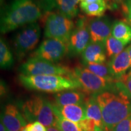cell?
<instances>
[{"instance_id":"obj_31","label":"cell","mask_w":131,"mask_h":131,"mask_svg":"<svg viewBox=\"0 0 131 131\" xmlns=\"http://www.w3.org/2000/svg\"><path fill=\"white\" fill-rule=\"evenodd\" d=\"M127 6H128V15H129V19L131 23V0H128L127 1Z\"/></svg>"},{"instance_id":"obj_24","label":"cell","mask_w":131,"mask_h":131,"mask_svg":"<svg viewBox=\"0 0 131 131\" xmlns=\"http://www.w3.org/2000/svg\"><path fill=\"white\" fill-rule=\"evenodd\" d=\"M53 107V106H52ZM53 112L57 118L55 127L60 131H83L78 123H74L65 118L53 108Z\"/></svg>"},{"instance_id":"obj_15","label":"cell","mask_w":131,"mask_h":131,"mask_svg":"<svg viewBox=\"0 0 131 131\" xmlns=\"http://www.w3.org/2000/svg\"><path fill=\"white\" fill-rule=\"evenodd\" d=\"M109 66L113 75L117 81L126 74L127 70L130 68L131 61L127 48L118 55L112 58Z\"/></svg>"},{"instance_id":"obj_13","label":"cell","mask_w":131,"mask_h":131,"mask_svg":"<svg viewBox=\"0 0 131 131\" xmlns=\"http://www.w3.org/2000/svg\"><path fill=\"white\" fill-rule=\"evenodd\" d=\"M81 54L84 64L105 63L107 55L106 44L91 41Z\"/></svg>"},{"instance_id":"obj_14","label":"cell","mask_w":131,"mask_h":131,"mask_svg":"<svg viewBox=\"0 0 131 131\" xmlns=\"http://www.w3.org/2000/svg\"><path fill=\"white\" fill-rule=\"evenodd\" d=\"M53 108L62 117L76 123L86 118V111L85 104H72L64 106H59L52 104Z\"/></svg>"},{"instance_id":"obj_8","label":"cell","mask_w":131,"mask_h":131,"mask_svg":"<svg viewBox=\"0 0 131 131\" xmlns=\"http://www.w3.org/2000/svg\"><path fill=\"white\" fill-rule=\"evenodd\" d=\"M72 76L78 80L84 91L90 94H98L107 91L114 82L94 74L85 67H76Z\"/></svg>"},{"instance_id":"obj_32","label":"cell","mask_w":131,"mask_h":131,"mask_svg":"<svg viewBox=\"0 0 131 131\" xmlns=\"http://www.w3.org/2000/svg\"><path fill=\"white\" fill-rule=\"evenodd\" d=\"M101 1H104L103 0H84V1H81L83 2L85 4H91V3H98V2H101Z\"/></svg>"},{"instance_id":"obj_27","label":"cell","mask_w":131,"mask_h":131,"mask_svg":"<svg viewBox=\"0 0 131 131\" xmlns=\"http://www.w3.org/2000/svg\"><path fill=\"white\" fill-rule=\"evenodd\" d=\"M112 131H131V115L119 122Z\"/></svg>"},{"instance_id":"obj_35","label":"cell","mask_w":131,"mask_h":131,"mask_svg":"<svg viewBox=\"0 0 131 131\" xmlns=\"http://www.w3.org/2000/svg\"><path fill=\"white\" fill-rule=\"evenodd\" d=\"M127 50H128V52H129V56H130V61H131V45L129 46V47H127ZM130 68H131V66H130ZM130 72H131V70Z\"/></svg>"},{"instance_id":"obj_17","label":"cell","mask_w":131,"mask_h":131,"mask_svg":"<svg viewBox=\"0 0 131 131\" xmlns=\"http://www.w3.org/2000/svg\"><path fill=\"white\" fill-rule=\"evenodd\" d=\"M78 2L79 0H46L49 6L55 7L59 13L71 19L78 15Z\"/></svg>"},{"instance_id":"obj_25","label":"cell","mask_w":131,"mask_h":131,"mask_svg":"<svg viewBox=\"0 0 131 131\" xmlns=\"http://www.w3.org/2000/svg\"><path fill=\"white\" fill-rule=\"evenodd\" d=\"M115 84L126 92L127 94L131 96V72L119 78L115 82Z\"/></svg>"},{"instance_id":"obj_18","label":"cell","mask_w":131,"mask_h":131,"mask_svg":"<svg viewBox=\"0 0 131 131\" xmlns=\"http://www.w3.org/2000/svg\"><path fill=\"white\" fill-rule=\"evenodd\" d=\"M85 106L86 111V118L94 119L96 126L103 131H105L102 113L95 96H91L86 99Z\"/></svg>"},{"instance_id":"obj_28","label":"cell","mask_w":131,"mask_h":131,"mask_svg":"<svg viewBox=\"0 0 131 131\" xmlns=\"http://www.w3.org/2000/svg\"><path fill=\"white\" fill-rule=\"evenodd\" d=\"M27 131H47V127L39 122L30 123L26 126Z\"/></svg>"},{"instance_id":"obj_22","label":"cell","mask_w":131,"mask_h":131,"mask_svg":"<svg viewBox=\"0 0 131 131\" xmlns=\"http://www.w3.org/2000/svg\"><path fill=\"white\" fill-rule=\"evenodd\" d=\"M14 57L9 47L3 38L0 40V66L2 69H9L14 64Z\"/></svg>"},{"instance_id":"obj_33","label":"cell","mask_w":131,"mask_h":131,"mask_svg":"<svg viewBox=\"0 0 131 131\" xmlns=\"http://www.w3.org/2000/svg\"><path fill=\"white\" fill-rule=\"evenodd\" d=\"M47 131H60L57 127L55 126H51L47 127Z\"/></svg>"},{"instance_id":"obj_21","label":"cell","mask_w":131,"mask_h":131,"mask_svg":"<svg viewBox=\"0 0 131 131\" xmlns=\"http://www.w3.org/2000/svg\"><path fill=\"white\" fill-rule=\"evenodd\" d=\"M80 6L81 9L87 15L92 17L103 16L107 9L104 1L91 4H85L83 2H81Z\"/></svg>"},{"instance_id":"obj_6","label":"cell","mask_w":131,"mask_h":131,"mask_svg":"<svg viewBox=\"0 0 131 131\" xmlns=\"http://www.w3.org/2000/svg\"><path fill=\"white\" fill-rule=\"evenodd\" d=\"M41 29L37 22L27 24L14 37L13 45L18 58L23 59L34 50L40 41Z\"/></svg>"},{"instance_id":"obj_2","label":"cell","mask_w":131,"mask_h":131,"mask_svg":"<svg viewBox=\"0 0 131 131\" xmlns=\"http://www.w3.org/2000/svg\"><path fill=\"white\" fill-rule=\"evenodd\" d=\"M42 16L37 0H12L1 17V32L6 34L35 23Z\"/></svg>"},{"instance_id":"obj_16","label":"cell","mask_w":131,"mask_h":131,"mask_svg":"<svg viewBox=\"0 0 131 131\" xmlns=\"http://www.w3.org/2000/svg\"><path fill=\"white\" fill-rule=\"evenodd\" d=\"M54 98L56 105L64 106L84 104L86 101V95L81 92L72 89L57 93L54 95Z\"/></svg>"},{"instance_id":"obj_12","label":"cell","mask_w":131,"mask_h":131,"mask_svg":"<svg viewBox=\"0 0 131 131\" xmlns=\"http://www.w3.org/2000/svg\"><path fill=\"white\" fill-rule=\"evenodd\" d=\"M91 41L88 25L81 24L73 30L70 36L69 49L74 54L82 53Z\"/></svg>"},{"instance_id":"obj_4","label":"cell","mask_w":131,"mask_h":131,"mask_svg":"<svg viewBox=\"0 0 131 131\" xmlns=\"http://www.w3.org/2000/svg\"><path fill=\"white\" fill-rule=\"evenodd\" d=\"M22 109L24 117L28 122H39L46 127H55L57 118L52 104L46 98L41 96H32L25 101Z\"/></svg>"},{"instance_id":"obj_23","label":"cell","mask_w":131,"mask_h":131,"mask_svg":"<svg viewBox=\"0 0 131 131\" xmlns=\"http://www.w3.org/2000/svg\"><path fill=\"white\" fill-rule=\"evenodd\" d=\"M126 45L124 42L115 38L111 35L106 42L107 56L109 58H113L123 51Z\"/></svg>"},{"instance_id":"obj_7","label":"cell","mask_w":131,"mask_h":131,"mask_svg":"<svg viewBox=\"0 0 131 131\" xmlns=\"http://www.w3.org/2000/svg\"><path fill=\"white\" fill-rule=\"evenodd\" d=\"M21 74L26 76L37 75H68L72 76L73 71L63 66L36 58H29L19 68Z\"/></svg>"},{"instance_id":"obj_9","label":"cell","mask_w":131,"mask_h":131,"mask_svg":"<svg viewBox=\"0 0 131 131\" xmlns=\"http://www.w3.org/2000/svg\"><path fill=\"white\" fill-rule=\"evenodd\" d=\"M69 50V45L55 39L44 40L30 58H36L55 63L62 60Z\"/></svg>"},{"instance_id":"obj_34","label":"cell","mask_w":131,"mask_h":131,"mask_svg":"<svg viewBox=\"0 0 131 131\" xmlns=\"http://www.w3.org/2000/svg\"><path fill=\"white\" fill-rule=\"evenodd\" d=\"M0 131H8L2 122H1V124H0Z\"/></svg>"},{"instance_id":"obj_11","label":"cell","mask_w":131,"mask_h":131,"mask_svg":"<svg viewBox=\"0 0 131 131\" xmlns=\"http://www.w3.org/2000/svg\"><path fill=\"white\" fill-rule=\"evenodd\" d=\"M8 131H21L27 126V122L15 106L9 104L5 107L1 121Z\"/></svg>"},{"instance_id":"obj_20","label":"cell","mask_w":131,"mask_h":131,"mask_svg":"<svg viewBox=\"0 0 131 131\" xmlns=\"http://www.w3.org/2000/svg\"><path fill=\"white\" fill-rule=\"evenodd\" d=\"M85 68L89 70L90 71L94 73L98 76L105 78L106 80L116 82L117 80L113 75L112 72L109 67V64L103 63H86L84 64Z\"/></svg>"},{"instance_id":"obj_36","label":"cell","mask_w":131,"mask_h":131,"mask_svg":"<svg viewBox=\"0 0 131 131\" xmlns=\"http://www.w3.org/2000/svg\"><path fill=\"white\" fill-rule=\"evenodd\" d=\"M21 131H27V129H26V127H24V128H23V129H22V130H21Z\"/></svg>"},{"instance_id":"obj_10","label":"cell","mask_w":131,"mask_h":131,"mask_svg":"<svg viewBox=\"0 0 131 131\" xmlns=\"http://www.w3.org/2000/svg\"><path fill=\"white\" fill-rule=\"evenodd\" d=\"M112 27L107 18L101 16L92 19L88 24L91 41L106 44L112 34Z\"/></svg>"},{"instance_id":"obj_1","label":"cell","mask_w":131,"mask_h":131,"mask_svg":"<svg viewBox=\"0 0 131 131\" xmlns=\"http://www.w3.org/2000/svg\"><path fill=\"white\" fill-rule=\"evenodd\" d=\"M115 86L116 90L95 96L101 108L105 131H112L119 122L131 115V96Z\"/></svg>"},{"instance_id":"obj_26","label":"cell","mask_w":131,"mask_h":131,"mask_svg":"<svg viewBox=\"0 0 131 131\" xmlns=\"http://www.w3.org/2000/svg\"><path fill=\"white\" fill-rule=\"evenodd\" d=\"M78 124L83 131H103L96 126L94 119L88 118L81 120Z\"/></svg>"},{"instance_id":"obj_19","label":"cell","mask_w":131,"mask_h":131,"mask_svg":"<svg viewBox=\"0 0 131 131\" xmlns=\"http://www.w3.org/2000/svg\"><path fill=\"white\" fill-rule=\"evenodd\" d=\"M111 35L127 45L131 41V27L123 21H117L113 24Z\"/></svg>"},{"instance_id":"obj_37","label":"cell","mask_w":131,"mask_h":131,"mask_svg":"<svg viewBox=\"0 0 131 131\" xmlns=\"http://www.w3.org/2000/svg\"><path fill=\"white\" fill-rule=\"evenodd\" d=\"M79 1H84V0H79Z\"/></svg>"},{"instance_id":"obj_30","label":"cell","mask_w":131,"mask_h":131,"mask_svg":"<svg viewBox=\"0 0 131 131\" xmlns=\"http://www.w3.org/2000/svg\"><path fill=\"white\" fill-rule=\"evenodd\" d=\"M106 5L107 9H110L111 10L117 9L118 7V5L116 4L114 0H103Z\"/></svg>"},{"instance_id":"obj_3","label":"cell","mask_w":131,"mask_h":131,"mask_svg":"<svg viewBox=\"0 0 131 131\" xmlns=\"http://www.w3.org/2000/svg\"><path fill=\"white\" fill-rule=\"evenodd\" d=\"M18 79L23 86L30 90L57 93L81 88V84L73 77L61 75H37L26 76L20 74Z\"/></svg>"},{"instance_id":"obj_29","label":"cell","mask_w":131,"mask_h":131,"mask_svg":"<svg viewBox=\"0 0 131 131\" xmlns=\"http://www.w3.org/2000/svg\"><path fill=\"white\" fill-rule=\"evenodd\" d=\"M114 1L118 5V7H120L122 9L123 12L124 14H128V6H127V2H126V0H114Z\"/></svg>"},{"instance_id":"obj_5","label":"cell","mask_w":131,"mask_h":131,"mask_svg":"<svg viewBox=\"0 0 131 131\" xmlns=\"http://www.w3.org/2000/svg\"><path fill=\"white\" fill-rule=\"evenodd\" d=\"M73 30V21L60 13L51 12L46 15L45 35L48 38L61 41L69 45Z\"/></svg>"}]
</instances>
